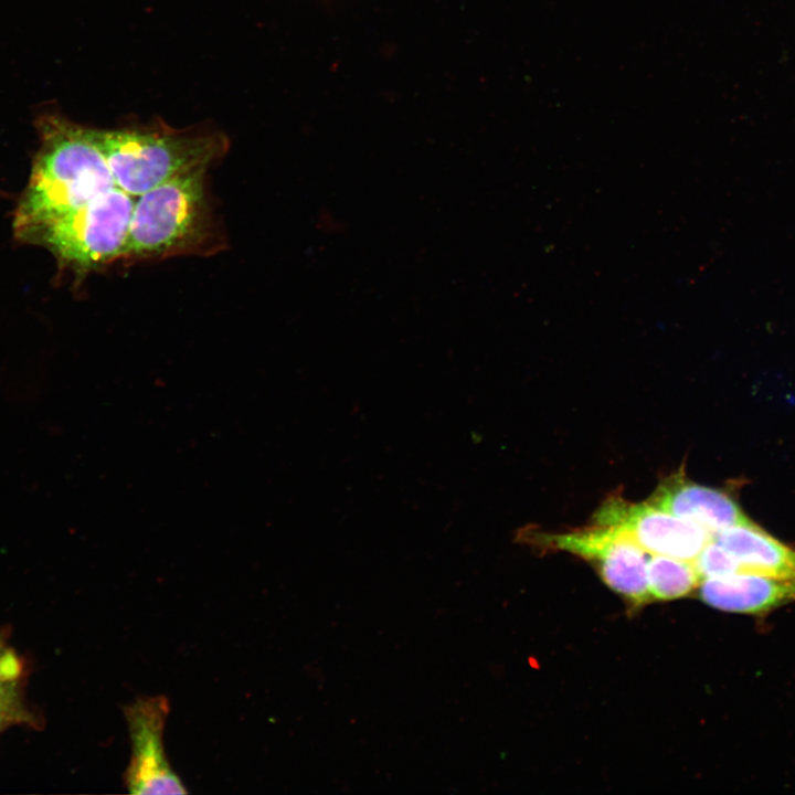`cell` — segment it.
I'll list each match as a JSON object with an SVG mask.
<instances>
[{"label": "cell", "instance_id": "1", "mask_svg": "<svg viewBox=\"0 0 795 795\" xmlns=\"http://www.w3.org/2000/svg\"><path fill=\"white\" fill-rule=\"evenodd\" d=\"M36 127L40 148L13 216L15 237L33 244L56 220L117 187L94 129L53 114Z\"/></svg>", "mask_w": 795, "mask_h": 795}, {"label": "cell", "instance_id": "2", "mask_svg": "<svg viewBox=\"0 0 795 795\" xmlns=\"http://www.w3.org/2000/svg\"><path fill=\"white\" fill-rule=\"evenodd\" d=\"M206 169L170 179L136 197L125 258L205 254L214 241Z\"/></svg>", "mask_w": 795, "mask_h": 795}, {"label": "cell", "instance_id": "3", "mask_svg": "<svg viewBox=\"0 0 795 795\" xmlns=\"http://www.w3.org/2000/svg\"><path fill=\"white\" fill-rule=\"evenodd\" d=\"M114 181L132 197L176 177L206 169L227 150L219 132H187L166 126L94 129Z\"/></svg>", "mask_w": 795, "mask_h": 795}, {"label": "cell", "instance_id": "4", "mask_svg": "<svg viewBox=\"0 0 795 795\" xmlns=\"http://www.w3.org/2000/svg\"><path fill=\"white\" fill-rule=\"evenodd\" d=\"M135 200L112 188L49 225L34 244L77 274L124 258Z\"/></svg>", "mask_w": 795, "mask_h": 795}, {"label": "cell", "instance_id": "5", "mask_svg": "<svg viewBox=\"0 0 795 795\" xmlns=\"http://www.w3.org/2000/svg\"><path fill=\"white\" fill-rule=\"evenodd\" d=\"M516 540L537 547L562 550L594 563L603 581L634 605L650 600L648 558L626 533L613 526L594 523L571 532H543L532 527L517 532Z\"/></svg>", "mask_w": 795, "mask_h": 795}, {"label": "cell", "instance_id": "6", "mask_svg": "<svg viewBox=\"0 0 795 795\" xmlns=\"http://www.w3.org/2000/svg\"><path fill=\"white\" fill-rule=\"evenodd\" d=\"M594 523L613 526L650 554L693 561L713 536L653 504H634L612 495L594 515Z\"/></svg>", "mask_w": 795, "mask_h": 795}, {"label": "cell", "instance_id": "7", "mask_svg": "<svg viewBox=\"0 0 795 795\" xmlns=\"http://www.w3.org/2000/svg\"><path fill=\"white\" fill-rule=\"evenodd\" d=\"M169 700L165 696L140 697L124 707L131 744L124 782L131 794L188 793L165 752Z\"/></svg>", "mask_w": 795, "mask_h": 795}, {"label": "cell", "instance_id": "8", "mask_svg": "<svg viewBox=\"0 0 795 795\" xmlns=\"http://www.w3.org/2000/svg\"><path fill=\"white\" fill-rule=\"evenodd\" d=\"M649 502L701 526L712 536L730 527L753 523L730 496L688 480L682 470L664 479Z\"/></svg>", "mask_w": 795, "mask_h": 795}, {"label": "cell", "instance_id": "9", "mask_svg": "<svg viewBox=\"0 0 795 795\" xmlns=\"http://www.w3.org/2000/svg\"><path fill=\"white\" fill-rule=\"evenodd\" d=\"M699 596L720 611L762 615L795 602V576L739 572L707 577L699 585Z\"/></svg>", "mask_w": 795, "mask_h": 795}, {"label": "cell", "instance_id": "10", "mask_svg": "<svg viewBox=\"0 0 795 795\" xmlns=\"http://www.w3.org/2000/svg\"><path fill=\"white\" fill-rule=\"evenodd\" d=\"M713 540L736 559L742 572L775 577L795 576V550L754 522L727 528L716 533Z\"/></svg>", "mask_w": 795, "mask_h": 795}, {"label": "cell", "instance_id": "11", "mask_svg": "<svg viewBox=\"0 0 795 795\" xmlns=\"http://www.w3.org/2000/svg\"><path fill=\"white\" fill-rule=\"evenodd\" d=\"M26 676L25 661L0 634V733L12 725H41L40 718L25 702Z\"/></svg>", "mask_w": 795, "mask_h": 795}, {"label": "cell", "instance_id": "12", "mask_svg": "<svg viewBox=\"0 0 795 795\" xmlns=\"http://www.w3.org/2000/svg\"><path fill=\"white\" fill-rule=\"evenodd\" d=\"M647 581L650 598L670 601L691 593L702 577L693 561L653 554L647 563Z\"/></svg>", "mask_w": 795, "mask_h": 795}, {"label": "cell", "instance_id": "13", "mask_svg": "<svg viewBox=\"0 0 795 795\" xmlns=\"http://www.w3.org/2000/svg\"><path fill=\"white\" fill-rule=\"evenodd\" d=\"M693 563L702 579L742 572L736 559L713 539L704 545Z\"/></svg>", "mask_w": 795, "mask_h": 795}]
</instances>
